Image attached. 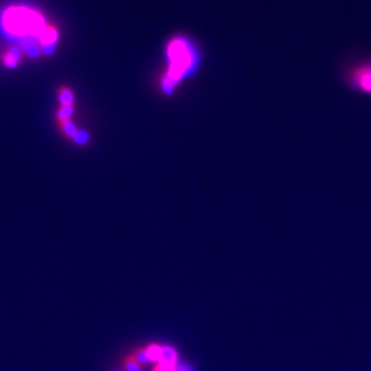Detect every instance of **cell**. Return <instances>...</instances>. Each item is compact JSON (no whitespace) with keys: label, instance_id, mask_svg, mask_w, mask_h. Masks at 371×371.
Listing matches in <instances>:
<instances>
[{"label":"cell","instance_id":"6da1fadb","mask_svg":"<svg viewBox=\"0 0 371 371\" xmlns=\"http://www.w3.org/2000/svg\"><path fill=\"white\" fill-rule=\"evenodd\" d=\"M5 34L11 39H22L27 36L39 39L46 24L40 13L28 8H10L1 18Z\"/></svg>","mask_w":371,"mask_h":371},{"label":"cell","instance_id":"7a4b0ae2","mask_svg":"<svg viewBox=\"0 0 371 371\" xmlns=\"http://www.w3.org/2000/svg\"><path fill=\"white\" fill-rule=\"evenodd\" d=\"M169 58L171 66L168 78L164 81L166 89H170L193 63L192 53L189 51L187 44L182 40H174L169 45Z\"/></svg>","mask_w":371,"mask_h":371},{"label":"cell","instance_id":"3957f363","mask_svg":"<svg viewBox=\"0 0 371 371\" xmlns=\"http://www.w3.org/2000/svg\"><path fill=\"white\" fill-rule=\"evenodd\" d=\"M58 33L53 27H46L45 31L39 36L40 48L46 54L53 52L57 43Z\"/></svg>","mask_w":371,"mask_h":371},{"label":"cell","instance_id":"277c9868","mask_svg":"<svg viewBox=\"0 0 371 371\" xmlns=\"http://www.w3.org/2000/svg\"><path fill=\"white\" fill-rule=\"evenodd\" d=\"M179 354H177V351L173 346H162V357H161L159 363L176 367L179 364Z\"/></svg>","mask_w":371,"mask_h":371},{"label":"cell","instance_id":"5b68a950","mask_svg":"<svg viewBox=\"0 0 371 371\" xmlns=\"http://www.w3.org/2000/svg\"><path fill=\"white\" fill-rule=\"evenodd\" d=\"M35 38H31V36H27V38H22L20 39L21 45H22L24 51H26L31 57H38L40 54L41 48H39V45L35 43Z\"/></svg>","mask_w":371,"mask_h":371},{"label":"cell","instance_id":"8992f818","mask_svg":"<svg viewBox=\"0 0 371 371\" xmlns=\"http://www.w3.org/2000/svg\"><path fill=\"white\" fill-rule=\"evenodd\" d=\"M357 82L361 89L371 93V68L359 71L357 74Z\"/></svg>","mask_w":371,"mask_h":371},{"label":"cell","instance_id":"52a82bcc","mask_svg":"<svg viewBox=\"0 0 371 371\" xmlns=\"http://www.w3.org/2000/svg\"><path fill=\"white\" fill-rule=\"evenodd\" d=\"M20 58H21L20 48H13L4 56L5 64H6V66H9V68H15V66H17Z\"/></svg>","mask_w":371,"mask_h":371},{"label":"cell","instance_id":"ba28073f","mask_svg":"<svg viewBox=\"0 0 371 371\" xmlns=\"http://www.w3.org/2000/svg\"><path fill=\"white\" fill-rule=\"evenodd\" d=\"M145 349H146L150 363H159L161 357H162V346L158 345V344H151Z\"/></svg>","mask_w":371,"mask_h":371},{"label":"cell","instance_id":"9c48e42d","mask_svg":"<svg viewBox=\"0 0 371 371\" xmlns=\"http://www.w3.org/2000/svg\"><path fill=\"white\" fill-rule=\"evenodd\" d=\"M131 356L141 367H146L150 363L149 357H147V354H146V349H136V352L131 354Z\"/></svg>","mask_w":371,"mask_h":371},{"label":"cell","instance_id":"30bf717a","mask_svg":"<svg viewBox=\"0 0 371 371\" xmlns=\"http://www.w3.org/2000/svg\"><path fill=\"white\" fill-rule=\"evenodd\" d=\"M122 369L123 371H144L143 367L139 365V364L133 359L131 354H129L128 357H126V358L123 359Z\"/></svg>","mask_w":371,"mask_h":371},{"label":"cell","instance_id":"8fae6325","mask_svg":"<svg viewBox=\"0 0 371 371\" xmlns=\"http://www.w3.org/2000/svg\"><path fill=\"white\" fill-rule=\"evenodd\" d=\"M59 101H61L63 106H71L73 101H74V96L68 88H63L59 92Z\"/></svg>","mask_w":371,"mask_h":371},{"label":"cell","instance_id":"7c38bea8","mask_svg":"<svg viewBox=\"0 0 371 371\" xmlns=\"http://www.w3.org/2000/svg\"><path fill=\"white\" fill-rule=\"evenodd\" d=\"M61 123V128H63V131L66 133V136H69V138H74L75 134H76V131H78V129H76V127H75L74 123L71 122V121H64V122Z\"/></svg>","mask_w":371,"mask_h":371},{"label":"cell","instance_id":"4fadbf2b","mask_svg":"<svg viewBox=\"0 0 371 371\" xmlns=\"http://www.w3.org/2000/svg\"><path fill=\"white\" fill-rule=\"evenodd\" d=\"M73 140H74L75 144L86 145L89 141V136H88L87 131H78Z\"/></svg>","mask_w":371,"mask_h":371},{"label":"cell","instance_id":"5bb4252c","mask_svg":"<svg viewBox=\"0 0 371 371\" xmlns=\"http://www.w3.org/2000/svg\"><path fill=\"white\" fill-rule=\"evenodd\" d=\"M73 115V106H63L59 112H58L57 117L59 119V122H64V121H68L70 116Z\"/></svg>","mask_w":371,"mask_h":371},{"label":"cell","instance_id":"9a60e30c","mask_svg":"<svg viewBox=\"0 0 371 371\" xmlns=\"http://www.w3.org/2000/svg\"><path fill=\"white\" fill-rule=\"evenodd\" d=\"M175 371H197L196 368L193 367L189 363H180L175 368Z\"/></svg>","mask_w":371,"mask_h":371},{"label":"cell","instance_id":"2e32d148","mask_svg":"<svg viewBox=\"0 0 371 371\" xmlns=\"http://www.w3.org/2000/svg\"><path fill=\"white\" fill-rule=\"evenodd\" d=\"M175 368L173 365H168V364H163V363H157V365L153 368L152 371H175Z\"/></svg>","mask_w":371,"mask_h":371},{"label":"cell","instance_id":"e0dca14e","mask_svg":"<svg viewBox=\"0 0 371 371\" xmlns=\"http://www.w3.org/2000/svg\"><path fill=\"white\" fill-rule=\"evenodd\" d=\"M111 371H123V369H114V370Z\"/></svg>","mask_w":371,"mask_h":371}]
</instances>
